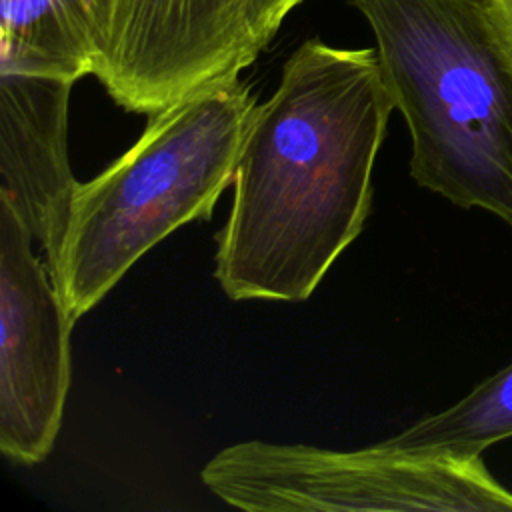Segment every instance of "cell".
<instances>
[{
    "mask_svg": "<svg viewBox=\"0 0 512 512\" xmlns=\"http://www.w3.org/2000/svg\"><path fill=\"white\" fill-rule=\"evenodd\" d=\"M396 110L376 48L302 42L256 106L216 236V280L232 300L302 302L358 238L372 168Z\"/></svg>",
    "mask_w": 512,
    "mask_h": 512,
    "instance_id": "6da1fadb",
    "label": "cell"
},
{
    "mask_svg": "<svg viewBox=\"0 0 512 512\" xmlns=\"http://www.w3.org/2000/svg\"><path fill=\"white\" fill-rule=\"evenodd\" d=\"M406 120L418 186L512 230V68L482 0H348Z\"/></svg>",
    "mask_w": 512,
    "mask_h": 512,
    "instance_id": "7a4b0ae2",
    "label": "cell"
},
{
    "mask_svg": "<svg viewBox=\"0 0 512 512\" xmlns=\"http://www.w3.org/2000/svg\"><path fill=\"white\" fill-rule=\"evenodd\" d=\"M240 78L150 116L140 138L106 170L78 182L50 272L76 322L160 240L208 220L234 182L256 112Z\"/></svg>",
    "mask_w": 512,
    "mask_h": 512,
    "instance_id": "3957f363",
    "label": "cell"
},
{
    "mask_svg": "<svg viewBox=\"0 0 512 512\" xmlns=\"http://www.w3.org/2000/svg\"><path fill=\"white\" fill-rule=\"evenodd\" d=\"M204 486L250 512H506L512 490L478 456H410L376 446L342 452L244 440L202 468Z\"/></svg>",
    "mask_w": 512,
    "mask_h": 512,
    "instance_id": "277c9868",
    "label": "cell"
},
{
    "mask_svg": "<svg viewBox=\"0 0 512 512\" xmlns=\"http://www.w3.org/2000/svg\"><path fill=\"white\" fill-rule=\"evenodd\" d=\"M248 0H116L96 78L124 110L146 114L240 78L254 50Z\"/></svg>",
    "mask_w": 512,
    "mask_h": 512,
    "instance_id": "5b68a950",
    "label": "cell"
},
{
    "mask_svg": "<svg viewBox=\"0 0 512 512\" xmlns=\"http://www.w3.org/2000/svg\"><path fill=\"white\" fill-rule=\"evenodd\" d=\"M32 240L0 200V450L26 466L42 462L60 432L74 324Z\"/></svg>",
    "mask_w": 512,
    "mask_h": 512,
    "instance_id": "8992f818",
    "label": "cell"
},
{
    "mask_svg": "<svg viewBox=\"0 0 512 512\" xmlns=\"http://www.w3.org/2000/svg\"><path fill=\"white\" fill-rule=\"evenodd\" d=\"M72 82L0 72V200L40 244L52 272L78 180L68 162Z\"/></svg>",
    "mask_w": 512,
    "mask_h": 512,
    "instance_id": "52a82bcc",
    "label": "cell"
},
{
    "mask_svg": "<svg viewBox=\"0 0 512 512\" xmlns=\"http://www.w3.org/2000/svg\"><path fill=\"white\" fill-rule=\"evenodd\" d=\"M114 10L116 0H0V72L94 76Z\"/></svg>",
    "mask_w": 512,
    "mask_h": 512,
    "instance_id": "ba28073f",
    "label": "cell"
},
{
    "mask_svg": "<svg viewBox=\"0 0 512 512\" xmlns=\"http://www.w3.org/2000/svg\"><path fill=\"white\" fill-rule=\"evenodd\" d=\"M512 438V362L484 378L442 412L374 444L410 456H478Z\"/></svg>",
    "mask_w": 512,
    "mask_h": 512,
    "instance_id": "9c48e42d",
    "label": "cell"
},
{
    "mask_svg": "<svg viewBox=\"0 0 512 512\" xmlns=\"http://www.w3.org/2000/svg\"><path fill=\"white\" fill-rule=\"evenodd\" d=\"M304 0H248L246 18L254 50L260 54L274 40L284 18Z\"/></svg>",
    "mask_w": 512,
    "mask_h": 512,
    "instance_id": "30bf717a",
    "label": "cell"
},
{
    "mask_svg": "<svg viewBox=\"0 0 512 512\" xmlns=\"http://www.w3.org/2000/svg\"><path fill=\"white\" fill-rule=\"evenodd\" d=\"M494 40L512 68V0H482Z\"/></svg>",
    "mask_w": 512,
    "mask_h": 512,
    "instance_id": "8fae6325",
    "label": "cell"
}]
</instances>
